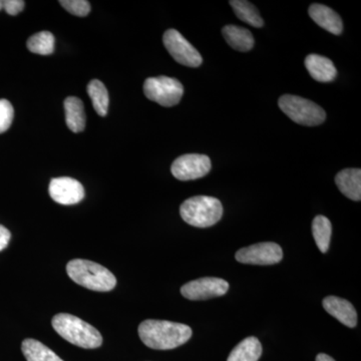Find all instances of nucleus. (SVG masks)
<instances>
[{"label":"nucleus","mask_w":361,"mask_h":361,"mask_svg":"<svg viewBox=\"0 0 361 361\" xmlns=\"http://www.w3.org/2000/svg\"><path fill=\"white\" fill-rule=\"evenodd\" d=\"M137 332L145 345L156 350L179 348L192 337V329L188 325L167 320H145Z\"/></svg>","instance_id":"f257e3e1"},{"label":"nucleus","mask_w":361,"mask_h":361,"mask_svg":"<svg viewBox=\"0 0 361 361\" xmlns=\"http://www.w3.org/2000/svg\"><path fill=\"white\" fill-rule=\"evenodd\" d=\"M51 324L59 336L80 348L94 349L103 344V336L99 330L77 316L59 313L54 316Z\"/></svg>","instance_id":"f03ea898"},{"label":"nucleus","mask_w":361,"mask_h":361,"mask_svg":"<svg viewBox=\"0 0 361 361\" xmlns=\"http://www.w3.org/2000/svg\"><path fill=\"white\" fill-rule=\"evenodd\" d=\"M66 273L75 283L99 292L113 290L116 278L104 266L85 259H73L66 265Z\"/></svg>","instance_id":"7ed1b4c3"},{"label":"nucleus","mask_w":361,"mask_h":361,"mask_svg":"<svg viewBox=\"0 0 361 361\" xmlns=\"http://www.w3.org/2000/svg\"><path fill=\"white\" fill-rule=\"evenodd\" d=\"M180 214L187 224L208 228L219 222L223 216V206L214 197L195 196L180 205Z\"/></svg>","instance_id":"20e7f679"},{"label":"nucleus","mask_w":361,"mask_h":361,"mask_svg":"<svg viewBox=\"0 0 361 361\" xmlns=\"http://www.w3.org/2000/svg\"><path fill=\"white\" fill-rule=\"evenodd\" d=\"M278 104L285 115L298 125L315 127L326 120V113L322 106L301 97L284 94Z\"/></svg>","instance_id":"39448f33"},{"label":"nucleus","mask_w":361,"mask_h":361,"mask_svg":"<svg viewBox=\"0 0 361 361\" xmlns=\"http://www.w3.org/2000/svg\"><path fill=\"white\" fill-rule=\"evenodd\" d=\"M144 92L149 101L170 108L180 103L184 94V87L176 78L161 75L147 78L145 80Z\"/></svg>","instance_id":"423d86ee"},{"label":"nucleus","mask_w":361,"mask_h":361,"mask_svg":"<svg viewBox=\"0 0 361 361\" xmlns=\"http://www.w3.org/2000/svg\"><path fill=\"white\" fill-rule=\"evenodd\" d=\"M163 42L169 54L180 65L189 68L202 65L201 54L178 30H169L164 33Z\"/></svg>","instance_id":"0eeeda50"},{"label":"nucleus","mask_w":361,"mask_h":361,"mask_svg":"<svg viewBox=\"0 0 361 361\" xmlns=\"http://www.w3.org/2000/svg\"><path fill=\"white\" fill-rule=\"evenodd\" d=\"M235 258L242 264L273 265L283 258L281 247L272 242H264L240 249Z\"/></svg>","instance_id":"6e6552de"},{"label":"nucleus","mask_w":361,"mask_h":361,"mask_svg":"<svg viewBox=\"0 0 361 361\" xmlns=\"http://www.w3.org/2000/svg\"><path fill=\"white\" fill-rule=\"evenodd\" d=\"M229 283L216 277H204L188 282L180 288V294L189 300L198 301L225 295Z\"/></svg>","instance_id":"1a4fd4ad"},{"label":"nucleus","mask_w":361,"mask_h":361,"mask_svg":"<svg viewBox=\"0 0 361 361\" xmlns=\"http://www.w3.org/2000/svg\"><path fill=\"white\" fill-rule=\"evenodd\" d=\"M211 167L212 165L208 156L188 154L176 159L171 167V172L176 179L193 180L208 175Z\"/></svg>","instance_id":"9d476101"},{"label":"nucleus","mask_w":361,"mask_h":361,"mask_svg":"<svg viewBox=\"0 0 361 361\" xmlns=\"http://www.w3.org/2000/svg\"><path fill=\"white\" fill-rule=\"evenodd\" d=\"M51 198L61 205H75L84 200V186L78 180L70 177L54 178L49 183Z\"/></svg>","instance_id":"9b49d317"},{"label":"nucleus","mask_w":361,"mask_h":361,"mask_svg":"<svg viewBox=\"0 0 361 361\" xmlns=\"http://www.w3.org/2000/svg\"><path fill=\"white\" fill-rule=\"evenodd\" d=\"M322 305L326 312L334 316L345 326L353 329L357 324V313L355 306L345 299L329 296L323 299Z\"/></svg>","instance_id":"f8f14e48"},{"label":"nucleus","mask_w":361,"mask_h":361,"mask_svg":"<svg viewBox=\"0 0 361 361\" xmlns=\"http://www.w3.org/2000/svg\"><path fill=\"white\" fill-rule=\"evenodd\" d=\"M308 13L313 21L323 30H327L332 35H341L342 30H343L341 18L329 7L323 6V4H314L308 9Z\"/></svg>","instance_id":"ddd939ff"},{"label":"nucleus","mask_w":361,"mask_h":361,"mask_svg":"<svg viewBox=\"0 0 361 361\" xmlns=\"http://www.w3.org/2000/svg\"><path fill=\"white\" fill-rule=\"evenodd\" d=\"M306 70L312 78L319 82H330L336 80L337 71L334 63L325 56L310 54L305 59Z\"/></svg>","instance_id":"4468645a"},{"label":"nucleus","mask_w":361,"mask_h":361,"mask_svg":"<svg viewBox=\"0 0 361 361\" xmlns=\"http://www.w3.org/2000/svg\"><path fill=\"white\" fill-rule=\"evenodd\" d=\"M339 191L350 200H361V170L360 169H345L341 171L336 177Z\"/></svg>","instance_id":"2eb2a0df"},{"label":"nucleus","mask_w":361,"mask_h":361,"mask_svg":"<svg viewBox=\"0 0 361 361\" xmlns=\"http://www.w3.org/2000/svg\"><path fill=\"white\" fill-rule=\"evenodd\" d=\"M223 35L227 44L241 52L250 51L254 47V37L246 28L236 25H226L222 30Z\"/></svg>","instance_id":"dca6fc26"},{"label":"nucleus","mask_w":361,"mask_h":361,"mask_svg":"<svg viewBox=\"0 0 361 361\" xmlns=\"http://www.w3.org/2000/svg\"><path fill=\"white\" fill-rule=\"evenodd\" d=\"M66 122L73 133H80L85 127L84 104L78 97H68L65 101Z\"/></svg>","instance_id":"f3484780"},{"label":"nucleus","mask_w":361,"mask_h":361,"mask_svg":"<svg viewBox=\"0 0 361 361\" xmlns=\"http://www.w3.org/2000/svg\"><path fill=\"white\" fill-rule=\"evenodd\" d=\"M262 355V345L256 337H247L240 342L231 353L227 361H258Z\"/></svg>","instance_id":"a211bd4d"},{"label":"nucleus","mask_w":361,"mask_h":361,"mask_svg":"<svg viewBox=\"0 0 361 361\" xmlns=\"http://www.w3.org/2000/svg\"><path fill=\"white\" fill-rule=\"evenodd\" d=\"M21 350L27 361H63L51 348L35 339L23 341Z\"/></svg>","instance_id":"6ab92c4d"},{"label":"nucleus","mask_w":361,"mask_h":361,"mask_svg":"<svg viewBox=\"0 0 361 361\" xmlns=\"http://www.w3.org/2000/svg\"><path fill=\"white\" fill-rule=\"evenodd\" d=\"M230 4L239 20L256 28H260L264 25V21L261 18L258 9L251 2L246 0H231Z\"/></svg>","instance_id":"aec40b11"},{"label":"nucleus","mask_w":361,"mask_h":361,"mask_svg":"<svg viewBox=\"0 0 361 361\" xmlns=\"http://www.w3.org/2000/svg\"><path fill=\"white\" fill-rule=\"evenodd\" d=\"M87 94L92 99V106L97 115L106 116L108 115L110 97L106 87L99 80H94L87 85Z\"/></svg>","instance_id":"412c9836"},{"label":"nucleus","mask_w":361,"mask_h":361,"mask_svg":"<svg viewBox=\"0 0 361 361\" xmlns=\"http://www.w3.org/2000/svg\"><path fill=\"white\" fill-rule=\"evenodd\" d=\"M312 234L318 249L322 253H326L332 234L331 222L329 218L322 215L316 216L312 222Z\"/></svg>","instance_id":"4be33fe9"},{"label":"nucleus","mask_w":361,"mask_h":361,"mask_svg":"<svg viewBox=\"0 0 361 361\" xmlns=\"http://www.w3.org/2000/svg\"><path fill=\"white\" fill-rule=\"evenodd\" d=\"M26 44L27 49L33 54L49 56L54 54L56 39L51 32H40L30 37Z\"/></svg>","instance_id":"5701e85b"},{"label":"nucleus","mask_w":361,"mask_h":361,"mask_svg":"<svg viewBox=\"0 0 361 361\" xmlns=\"http://www.w3.org/2000/svg\"><path fill=\"white\" fill-rule=\"evenodd\" d=\"M59 4L75 16H87L90 11V4L87 0H61Z\"/></svg>","instance_id":"b1692460"},{"label":"nucleus","mask_w":361,"mask_h":361,"mask_svg":"<svg viewBox=\"0 0 361 361\" xmlns=\"http://www.w3.org/2000/svg\"><path fill=\"white\" fill-rule=\"evenodd\" d=\"M13 116V104L7 99H0V134L6 132L11 128Z\"/></svg>","instance_id":"393cba45"},{"label":"nucleus","mask_w":361,"mask_h":361,"mask_svg":"<svg viewBox=\"0 0 361 361\" xmlns=\"http://www.w3.org/2000/svg\"><path fill=\"white\" fill-rule=\"evenodd\" d=\"M25 2L23 0H6L4 1V8L9 16H18L25 8Z\"/></svg>","instance_id":"a878e982"},{"label":"nucleus","mask_w":361,"mask_h":361,"mask_svg":"<svg viewBox=\"0 0 361 361\" xmlns=\"http://www.w3.org/2000/svg\"><path fill=\"white\" fill-rule=\"evenodd\" d=\"M11 239V233L4 226L0 225V252L8 246Z\"/></svg>","instance_id":"bb28decb"},{"label":"nucleus","mask_w":361,"mask_h":361,"mask_svg":"<svg viewBox=\"0 0 361 361\" xmlns=\"http://www.w3.org/2000/svg\"><path fill=\"white\" fill-rule=\"evenodd\" d=\"M316 361H336L331 356L325 355V353H320L316 356Z\"/></svg>","instance_id":"cd10ccee"},{"label":"nucleus","mask_w":361,"mask_h":361,"mask_svg":"<svg viewBox=\"0 0 361 361\" xmlns=\"http://www.w3.org/2000/svg\"><path fill=\"white\" fill-rule=\"evenodd\" d=\"M4 8V1L2 0H0V11Z\"/></svg>","instance_id":"c85d7f7f"}]
</instances>
